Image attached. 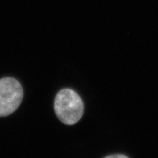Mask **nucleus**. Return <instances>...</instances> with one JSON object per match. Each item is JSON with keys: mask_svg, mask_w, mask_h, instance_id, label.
Here are the masks:
<instances>
[{"mask_svg": "<svg viewBox=\"0 0 158 158\" xmlns=\"http://www.w3.org/2000/svg\"><path fill=\"white\" fill-rule=\"evenodd\" d=\"M105 158H129V157L124 155H112L108 156V157Z\"/></svg>", "mask_w": 158, "mask_h": 158, "instance_id": "3", "label": "nucleus"}, {"mask_svg": "<svg viewBox=\"0 0 158 158\" xmlns=\"http://www.w3.org/2000/svg\"><path fill=\"white\" fill-rule=\"evenodd\" d=\"M54 110L59 120L72 125L78 122L84 113V103L74 90L64 89L57 93L54 100Z\"/></svg>", "mask_w": 158, "mask_h": 158, "instance_id": "1", "label": "nucleus"}, {"mask_svg": "<svg viewBox=\"0 0 158 158\" xmlns=\"http://www.w3.org/2000/svg\"><path fill=\"white\" fill-rule=\"evenodd\" d=\"M23 91L16 79L5 77L0 79V116L10 115L23 100Z\"/></svg>", "mask_w": 158, "mask_h": 158, "instance_id": "2", "label": "nucleus"}]
</instances>
